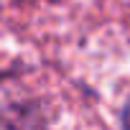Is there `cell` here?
<instances>
[{"label": "cell", "mask_w": 130, "mask_h": 130, "mask_svg": "<svg viewBox=\"0 0 130 130\" xmlns=\"http://www.w3.org/2000/svg\"><path fill=\"white\" fill-rule=\"evenodd\" d=\"M122 125H125V130H130V100H127L125 112H122Z\"/></svg>", "instance_id": "obj_1"}]
</instances>
